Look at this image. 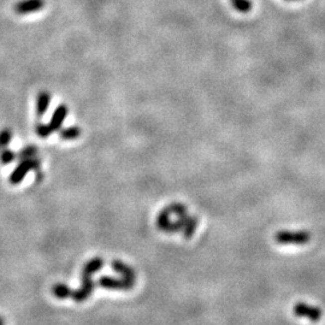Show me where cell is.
I'll return each mask as SVG.
<instances>
[{
    "label": "cell",
    "instance_id": "cell-13",
    "mask_svg": "<svg viewBox=\"0 0 325 325\" xmlns=\"http://www.w3.org/2000/svg\"><path fill=\"white\" fill-rule=\"evenodd\" d=\"M103 266H104V260L101 259V258L97 257V258H93V259L89 260V262H87L85 265H83L82 270L83 271H87L89 272V274L94 275L95 272L99 271Z\"/></svg>",
    "mask_w": 325,
    "mask_h": 325
},
{
    "label": "cell",
    "instance_id": "cell-5",
    "mask_svg": "<svg viewBox=\"0 0 325 325\" xmlns=\"http://www.w3.org/2000/svg\"><path fill=\"white\" fill-rule=\"evenodd\" d=\"M98 284L105 289H113V290H129L134 288L135 282L133 281L126 280V278H115L110 277V276H103L98 281Z\"/></svg>",
    "mask_w": 325,
    "mask_h": 325
},
{
    "label": "cell",
    "instance_id": "cell-4",
    "mask_svg": "<svg viewBox=\"0 0 325 325\" xmlns=\"http://www.w3.org/2000/svg\"><path fill=\"white\" fill-rule=\"evenodd\" d=\"M293 313H294L297 317H301V318H307L309 321L316 322L321 321L322 316H323V312L322 310L319 309L317 306H312V305L305 304V303H298L293 307Z\"/></svg>",
    "mask_w": 325,
    "mask_h": 325
},
{
    "label": "cell",
    "instance_id": "cell-2",
    "mask_svg": "<svg viewBox=\"0 0 325 325\" xmlns=\"http://www.w3.org/2000/svg\"><path fill=\"white\" fill-rule=\"evenodd\" d=\"M40 166H41V162L39 159L35 158H30V159H24V161H21L17 167L12 171V173L10 175V181L11 184H18L21 183L24 178V176L27 175L29 171L34 170V171H39Z\"/></svg>",
    "mask_w": 325,
    "mask_h": 325
},
{
    "label": "cell",
    "instance_id": "cell-6",
    "mask_svg": "<svg viewBox=\"0 0 325 325\" xmlns=\"http://www.w3.org/2000/svg\"><path fill=\"white\" fill-rule=\"evenodd\" d=\"M43 6H45L43 0H21V1L14 4L13 10L18 14H27L37 12V11L42 10Z\"/></svg>",
    "mask_w": 325,
    "mask_h": 325
},
{
    "label": "cell",
    "instance_id": "cell-3",
    "mask_svg": "<svg viewBox=\"0 0 325 325\" xmlns=\"http://www.w3.org/2000/svg\"><path fill=\"white\" fill-rule=\"evenodd\" d=\"M92 276L93 274H89V272L82 270V284H81L80 289L72 290V300L76 301V303H82V301H86L91 297L93 290H94V282L92 280Z\"/></svg>",
    "mask_w": 325,
    "mask_h": 325
},
{
    "label": "cell",
    "instance_id": "cell-16",
    "mask_svg": "<svg viewBox=\"0 0 325 325\" xmlns=\"http://www.w3.org/2000/svg\"><path fill=\"white\" fill-rule=\"evenodd\" d=\"M231 4H233L235 10H237L239 12L242 13L248 12L252 8L251 0H231Z\"/></svg>",
    "mask_w": 325,
    "mask_h": 325
},
{
    "label": "cell",
    "instance_id": "cell-17",
    "mask_svg": "<svg viewBox=\"0 0 325 325\" xmlns=\"http://www.w3.org/2000/svg\"><path fill=\"white\" fill-rule=\"evenodd\" d=\"M16 158H17L16 153H13L12 151L8 150L7 147L0 151V162H1V164L4 165L11 164V162H12Z\"/></svg>",
    "mask_w": 325,
    "mask_h": 325
},
{
    "label": "cell",
    "instance_id": "cell-18",
    "mask_svg": "<svg viewBox=\"0 0 325 325\" xmlns=\"http://www.w3.org/2000/svg\"><path fill=\"white\" fill-rule=\"evenodd\" d=\"M35 132H36V134L40 136V138L46 139V138H48V136H50L52 133H53V130L51 129L50 124L37 123L36 127H35Z\"/></svg>",
    "mask_w": 325,
    "mask_h": 325
},
{
    "label": "cell",
    "instance_id": "cell-8",
    "mask_svg": "<svg viewBox=\"0 0 325 325\" xmlns=\"http://www.w3.org/2000/svg\"><path fill=\"white\" fill-rule=\"evenodd\" d=\"M111 266H112V269L117 272V274H120L122 276V277L126 278V280H129V281H133V282H135V278H136L135 270L133 268H130L129 265H127L126 263L121 262V260H113Z\"/></svg>",
    "mask_w": 325,
    "mask_h": 325
},
{
    "label": "cell",
    "instance_id": "cell-19",
    "mask_svg": "<svg viewBox=\"0 0 325 325\" xmlns=\"http://www.w3.org/2000/svg\"><path fill=\"white\" fill-rule=\"evenodd\" d=\"M166 208L169 210V212L171 214H176L177 217L187 213V207H185V205L179 204V202H173V204L167 206Z\"/></svg>",
    "mask_w": 325,
    "mask_h": 325
},
{
    "label": "cell",
    "instance_id": "cell-10",
    "mask_svg": "<svg viewBox=\"0 0 325 325\" xmlns=\"http://www.w3.org/2000/svg\"><path fill=\"white\" fill-rule=\"evenodd\" d=\"M59 136L62 140L71 141L81 136V129L78 127H68L59 130Z\"/></svg>",
    "mask_w": 325,
    "mask_h": 325
},
{
    "label": "cell",
    "instance_id": "cell-14",
    "mask_svg": "<svg viewBox=\"0 0 325 325\" xmlns=\"http://www.w3.org/2000/svg\"><path fill=\"white\" fill-rule=\"evenodd\" d=\"M37 155V147L29 145V146L23 147V149L17 153V159L18 161H24V159L34 158Z\"/></svg>",
    "mask_w": 325,
    "mask_h": 325
},
{
    "label": "cell",
    "instance_id": "cell-7",
    "mask_svg": "<svg viewBox=\"0 0 325 325\" xmlns=\"http://www.w3.org/2000/svg\"><path fill=\"white\" fill-rule=\"evenodd\" d=\"M68 106L66 105H59L54 110L53 115H52L51 121H50V127L51 129L54 132H59L62 129L63 122L65 121L66 116H68Z\"/></svg>",
    "mask_w": 325,
    "mask_h": 325
},
{
    "label": "cell",
    "instance_id": "cell-15",
    "mask_svg": "<svg viewBox=\"0 0 325 325\" xmlns=\"http://www.w3.org/2000/svg\"><path fill=\"white\" fill-rule=\"evenodd\" d=\"M12 140V132L8 128H4L0 130V151L6 149Z\"/></svg>",
    "mask_w": 325,
    "mask_h": 325
},
{
    "label": "cell",
    "instance_id": "cell-21",
    "mask_svg": "<svg viewBox=\"0 0 325 325\" xmlns=\"http://www.w3.org/2000/svg\"><path fill=\"white\" fill-rule=\"evenodd\" d=\"M0 325H4V322H2L1 318H0Z\"/></svg>",
    "mask_w": 325,
    "mask_h": 325
},
{
    "label": "cell",
    "instance_id": "cell-12",
    "mask_svg": "<svg viewBox=\"0 0 325 325\" xmlns=\"http://www.w3.org/2000/svg\"><path fill=\"white\" fill-rule=\"evenodd\" d=\"M198 217L196 216H189V218H188L187 223H185L184 228H183V235L184 237L187 240H189L193 237L194 233H195L196 230V226H198Z\"/></svg>",
    "mask_w": 325,
    "mask_h": 325
},
{
    "label": "cell",
    "instance_id": "cell-20",
    "mask_svg": "<svg viewBox=\"0 0 325 325\" xmlns=\"http://www.w3.org/2000/svg\"><path fill=\"white\" fill-rule=\"evenodd\" d=\"M42 177H43V175H42V172H41V171H36V178H37V182H41V179H42Z\"/></svg>",
    "mask_w": 325,
    "mask_h": 325
},
{
    "label": "cell",
    "instance_id": "cell-9",
    "mask_svg": "<svg viewBox=\"0 0 325 325\" xmlns=\"http://www.w3.org/2000/svg\"><path fill=\"white\" fill-rule=\"evenodd\" d=\"M51 104V94L48 92H40L36 97V115L41 118L46 115Z\"/></svg>",
    "mask_w": 325,
    "mask_h": 325
},
{
    "label": "cell",
    "instance_id": "cell-1",
    "mask_svg": "<svg viewBox=\"0 0 325 325\" xmlns=\"http://www.w3.org/2000/svg\"><path fill=\"white\" fill-rule=\"evenodd\" d=\"M275 241L283 246H303L311 241V233L306 230H281L275 234Z\"/></svg>",
    "mask_w": 325,
    "mask_h": 325
},
{
    "label": "cell",
    "instance_id": "cell-11",
    "mask_svg": "<svg viewBox=\"0 0 325 325\" xmlns=\"http://www.w3.org/2000/svg\"><path fill=\"white\" fill-rule=\"evenodd\" d=\"M52 293H53L54 297L58 299H68V298H71L72 290L69 288L66 284L57 283L52 287Z\"/></svg>",
    "mask_w": 325,
    "mask_h": 325
}]
</instances>
